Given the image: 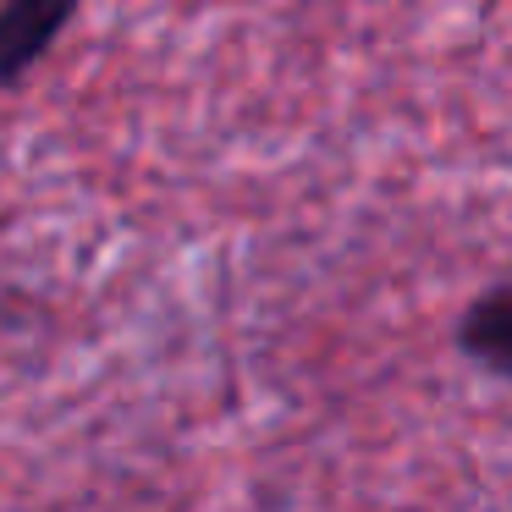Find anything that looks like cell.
<instances>
[{
  "label": "cell",
  "mask_w": 512,
  "mask_h": 512,
  "mask_svg": "<svg viewBox=\"0 0 512 512\" xmlns=\"http://www.w3.org/2000/svg\"><path fill=\"white\" fill-rule=\"evenodd\" d=\"M83 0H0V89L28 83Z\"/></svg>",
  "instance_id": "1"
},
{
  "label": "cell",
  "mask_w": 512,
  "mask_h": 512,
  "mask_svg": "<svg viewBox=\"0 0 512 512\" xmlns=\"http://www.w3.org/2000/svg\"><path fill=\"white\" fill-rule=\"evenodd\" d=\"M457 353L512 386V281L479 292L457 320Z\"/></svg>",
  "instance_id": "2"
}]
</instances>
